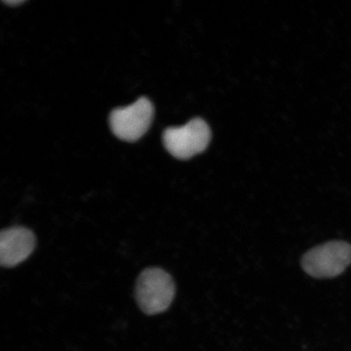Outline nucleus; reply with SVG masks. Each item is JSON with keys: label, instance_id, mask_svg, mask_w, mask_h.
Masks as SVG:
<instances>
[{"label": "nucleus", "instance_id": "nucleus-3", "mask_svg": "<svg viewBox=\"0 0 351 351\" xmlns=\"http://www.w3.org/2000/svg\"><path fill=\"white\" fill-rule=\"evenodd\" d=\"M210 136L207 123L196 118L182 127L167 128L163 142L171 155L179 160H189L208 147Z\"/></svg>", "mask_w": 351, "mask_h": 351}, {"label": "nucleus", "instance_id": "nucleus-4", "mask_svg": "<svg viewBox=\"0 0 351 351\" xmlns=\"http://www.w3.org/2000/svg\"><path fill=\"white\" fill-rule=\"evenodd\" d=\"M154 116V107L146 97L139 98L125 108L112 110L110 114V127L118 138L135 142L146 134Z\"/></svg>", "mask_w": 351, "mask_h": 351}, {"label": "nucleus", "instance_id": "nucleus-6", "mask_svg": "<svg viewBox=\"0 0 351 351\" xmlns=\"http://www.w3.org/2000/svg\"><path fill=\"white\" fill-rule=\"evenodd\" d=\"M4 3L8 4V5L10 6H16L19 5L22 3H24L23 0H8V1H3Z\"/></svg>", "mask_w": 351, "mask_h": 351}, {"label": "nucleus", "instance_id": "nucleus-2", "mask_svg": "<svg viewBox=\"0 0 351 351\" xmlns=\"http://www.w3.org/2000/svg\"><path fill=\"white\" fill-rule=\"evenodd\" d=\"M351 263V245L329 241L310 250L302 260V269L315 278H328L343 273Z\"/></svg>", "mask_w": 351, "mask_h": 351}, {"label": "nucleus", "instance_id": "nucleus-5", "mask_svg": "<svg viewBox=\"0 0 351 351\" xmlns=\"http://www.w3.org/2000/svg\"><path fill=\"white\" fill-rule=\"evenodd\" d=\"M36 239L32 230L14 226L0 234V263L3 267L19 265L34 252Z\"/></svg>", "mask_w": 351, "mask_h": 351}, {"label": "nucleus", "instance_id": "nucleus-1", "mask_svg": "<svg viewBox=\"0 0 351 351\" xmlns=\"http://www.w3.org/2000/svg\"><path fill=\"white\" fill-rule=\"evenodd\" d=\"M135 296L143 313L151 315L164 313L175 296L172 276L158 267L144 270L136 284Z\"/></svg>", "mask_w": 351, "mask_h": 351}]
</instances>
